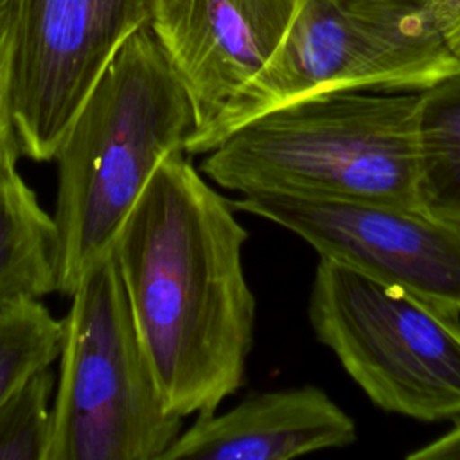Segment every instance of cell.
<instances>
[{
	"mask_svg": "<svg viewBox=\"0 0 460 460\" xmlns=\"http://www.w3.org/2000/svg\"><path fill=\"white\" fill-rule=\"evenodd\" d=\"M183 149L167 155L122 223L113 257L169 411L212 413L244 383L255 296L248 232Z\"/></svg>",
	"mask_w": 460,
	"mask_h": 460,
	"instance_id": "1",
	"label": "cell"
},
{
	"mask_svg": "<svg viewBox=\"0 0 460 460\" xmlns=\"http://www.w3.org/2000/svg\"><path fill=\"white\" fill-rule=\"evenodd\" d=\"M196 128L185 86L149 22L117 49L75 117L54 162L58 293L106 255L158 164Z\"/></svg>",
	"mask_w": 460,
	"mask_h": 460,
	"instance_id": "2",
	"label": "cell"
},
{
	"mask_svg": "<svg viewBox=\"0 0 460 460\" xmlns=\"http://www.w3.org/2000/svg\"><path fill=\"white\" fill-rule=\"evenodd\" d=\"M419 92L340 90L261 113L205 153L216 185L320 199L419 207Z\"/></svg>",
	"mask_w": 460,
	"mask_h": 460,
	"instance_id": "3",
	"label": "cell"
},
{
	"mask_svg": "<svg viewBox=\"0 0 460 460\" xmlns=\"http://www.w3.org/2000/svg\"><path fill=\"white\" fill-rule=\"evenodd\" d=\"M45 460H160L181 431L142 349L113 250L70 293Z\"/></svg>",
	"mask_w": 460,
	"mask_h": 460,
	"instance_id": "4",
	"label": "cell"
},
{
	"mask_svg": "<svg viewBox=\"0 0 460 460\" xmlns=\"http://www.w3.org/2000/svg\"><path fill=\"white\" fill-rule=\"evenodd\" d=\"M456 72L460 61L428 13H394L354 0H298L262 72L183 151L205 155L250 119L307 95L422 92Z\"/></svg>",
	"mask_w": 460,
	"mask_h": 460,
	"instance_id": "5",
	"label": "cell"
},
{
	"mask_svg": "<svg viewBox=\"0 0 460 460\" xmlns=\"http://www.w3.org/2000/svg\"><path fill=\"white\" fill-rule=\"evenodd\" d=\"M307 314L318 341L377 408L460 420V313L320 259Z\"/></svg>",
	"mask_w": 460,
	"mask_h": 460,
	"instance_id": "6",
	"label": "cell"
},
{
	"mask_svg": "<svg viewBox=\"0 0 460 460\" xmlns=\"http://www.w3.org/2000/svg\"><path fill=\"white\" fill-rule=\"evenodd\" d=\"M153 0H18L11 111L22 156L50 162L95 81Z\"/></svg>",
	"mask_w": 460,
	"mask_h": 460,
	"instance_id": "7",
	"label": "cell"
},
{
	"mask_svg": "<svg viewBox=\"0 0 460 460\" xmlns=\"http://www.w3.org/2000/svg\"><path fill=\"white\" fill-rule=\"evenodd\" d=\"M232 205L296 234L320 259L460 313V223L390 203L279 192L241 194Z\"/></svg>",
	"mask_w": 460,
	"mask_h": 460,
	"instance_id": "8",
	"label": "cell"
},
{
	"mask_svg": "<svg viewBox=\"0 0 460 460\" xmlns=\"http://www.w3.org/2000/svg\"><path fill=\"white\" fill-rule=\"evenodd\" d=\"M296 5L298 0L151 2L149 27L194 108L190 137L205 131L262 72Z\"/></svg>",
	"mask_w": 460,
	"mask_h": 460,
	"instance_id": "9",
	"label": "cell"
},
{
	"mask_svg": "<svg viewBox=\"0 0 460 460\" xmlns=\"http://www.w3.org/2000/svg\"><path fill=\"white\" fill-rule=\"evenodd\" d=\"M356 442V422L323 390L250 395L225 413L196 415L160 460H288Z\"/></svg>",
	"mask_w": 460,
	"mask_h": 460,
	"instance_id": "10",
	"label": "cell"
},
{
	"mask_svg": "<svg viewBox=\"0 0 460 460\" xmlns=\"http://www.w3.org/2000/svg\"><path fill=\"white\" fill-rule=\"evenodd\" d=\"M56 291V225L16 169L0 180V313Z\"/></svg>",
	"mask_w": 460,
	"mask_h": 460,
	"instance_id": "11",
	"label": "cell"
},
{
	"mask_svg": "<svg viewBox=\"0 0 460 460\" xmlns=\"http://www.w3.org/2000/svg\"><path fill=\"white\" fill-rule=\"evenodd\" d=\"M415 147L420 210L460 223V72L419 92Z\"/></svg>",
	"mask_w": 460,
	"mask_h": 460,
	"instance_id": "12",
	"label": "cell"
},
{
	"mask_svg": "<svg viewBox=\"0 0 460 460\" xmlns=\"http://www.w3.org/2000/svg\"><path fill=\"white\" fill-rule=\"evenodd\" d=\"M63 322L40 300L0 313V401L31 374L52 367L61 350Z\"/></svg>",
	"mask_w": 460,
	"mask_h": 460,
	"instance_id": "13",
	"label": "cell"
},
{
	"mask_svg": "<svg viewBox=\"0 0 460 460\" xmlns=\"http://www.w3.org/2000/svg\"><path fill=\"white\" fill-rule=\"evenodd\" d=\"M56 376L31 374L0 401V460H45Z\"/></svg>",
	"mask_w": 460,
	"mask_h": 460,
	"instance_id": "14",
	"label": "cell"
},
{
	"mask_svg": "<svg viewBox=\"0 0 460 460\" xmlns=\"http://www.w3.org/2000/svg\"><path fill=\"white\" fill-rule=\"evenodd\" d=\"M18 0H0V180L18 169L22 156L11 111V61Z\"/></svg>",
	"mask_w": 460,
	"mask_h": 460,
	"instance_id": "15",
	"label": "cell"
},
{
	"mask_svg": "<svg viewBox=\"0 0 460 460\" xmlns=\"http://www.w3.org/2000/svg\"><path fill=\"white\" fill-rule=\"evenodd\" d=\"M428 14L449 52L460 61V0H435Z\"/></svg>",
	"mask_w": 460,
	"mask_h": 460,
	"instance_id": "16",
	"label": "cell"
},
{
	"mask_svg": "<svg viewBox=\"0 0 460 460\" xmlns=\"http://www.w3.org/2000/svg\"><path fill=\"white\" fill-rule=\"evenodd\" d=\"M370 7L394 11V13H408V14H420L428 13L435 0H354Z\"/></svg>",
	"mask_w": 460,
	"mask_h": 460,
	"instance_id": "17",
	"label": "cell"
}]
</instances>
